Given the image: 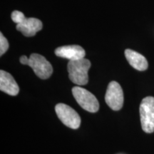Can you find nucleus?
I'll return each instance as SVG.
<instances>
[{"label":"nucleus","mask_w":154,"mask_h":154,"mask_svg":"<svg viewBox=\"0 0 154 154\" xmlns=\"http://www.w3.org/2000/svg\"><path fill=\"white\" fill-rule=\"evenodd\" d=\"M90 67L91 62L85 58L69 61L67 65L69 79L76 85H86L88 82V72Z\"/></svg>","instance_id":"nucleus-1"},{"label":"nucleus","mask_w":154,"mask_h":154,"mask_svg":"<svg viewBox=\"0 0 154 154\" xmlns=\"http://www.w3.org/2000/svg\"><path fill=\"white\" fill-rule=\"evenodd\" d=\"M139 112L143 131L147 134L154 132V97L147 96L142 100Z\"/></svg>","instance_id":"nucleus-2"},{"label":"nucleus","mask_w":154,"mask_h":154,"mask_svg":"<svg viewBox=\"0 0 154 154\" xmlns=\"http://www.w3.org/2000/svg\"><path fill=\"white\" fill-rule=\"evenodd\" d=\"M72 94L77 103L84 110L91 113H96L99 111V101L90 91L80 86H74L72 88Z\"/></svg>","instance_id":"nucleus-3"},{"label":"nucleus","mask_w":154,"mask_h":154,"mask_svg":"<svg viewBox=\"0 0 154 154\" xmlns=\"http://www.w3.org/2000/svg\"><path fill=\"white\" fill-rule=\"evenodd\" d=\"M55 111L58 118L65 126L72 129H77L81 124V118L78 113L64 103H58L55 106Z\"/></svg>","instance_id":"nucleus-4"},{"label":"nucleus","mask_w":154,"mask_h":154,"mask_svg":"<svg viewBox=\"0 0 154 154\" xmlns=\"http://www.w3.org/2000/svg\"><path fill=\"white\" fill-rule=\"evenodd\" d=\"M29 66L33 69L36 76L42 79L49 78L53 73V67L49 61L38 54H32L30 55Z\"/></svg>","instance_id":"nucleus-5"},{"label":"nucleus","mask_w":154,"mask_h":154,"mask_svg":"<svg viewBox=\"0 0 154 154\" xmlns=\"http://www.w3.org/2000/svg\"><path fill=\"white\" fill-rule=\"evenodd\" d=\"M124 92L120 84L116 82L109 83L105 95L107 105L113 111L120 110L124 105Z\"/></svg>","instance_id":"nucleus-6"},{"label":"nucleus","mask_w":154,"mask_h":154,"mask_svg":"<svg viewBox=\"0 0 154 154\" xmlns=\"http://www.w3.org/2000/svg\"><path fill=\"white\" fill-rule=\"evenodd\" d=\"M55 54L59 57L69 59V61H74L84 58L86 52L80 46L68 45L56 49Z\"/></svg>","instance_id":"nucleus-7"},{"label":"nucleus","mask_w":154,"mask_h":154,"mask_svg":"<svg viewBox=\"0 0 154 154\" xmlns=\"http://www.w3.org/2000/svg\"><path fill=\"white\" fill-rule=\"evenodd\" d=\"M43 27L42 22L36 18H25L17 24V29L25 36H33Z\"/></svg>","instance_id":"nucleus-8"},{"label":"nucleus","mask_w":154,"mask_h":154,"mask_svg":"<svg viewBox=\"0 0 154 154\" xmlns=\"http://www.w3.org/2000/svg\"><path fill=\"white\" fill-rule=\"evenodd\" d=\"M0 90L10 96H17L19 94L18 84L9 73L0 71Z\"/></svg>","instance_id":"nucleus-9"},{"label":"nucleus","mask_w":154,"mask_h":154,"mask_svg":"<svg viewBox=\"0 0 154 154\" xmlns=\"http://www.w3.org/2000/svg\"><path fill=\"white\" fill-rule=\"evenodd\" d=\"M125 57L132 67L138 71H145L148 69L149 64L146 59L140 54L131 49L125 50Z\"/></svg>","instance_id":"nucleus-10"},{"label":"nucleus","mask_w":154,"mask_h":154,"mask_svg":"<svg viewBox=\"0 0 154 154\" xmlns=\"http://www.w3.org/2000/svg\"><path fill=\"white\" fill-rule=\"evenodd\" d=\"M9 49V42L3 34L0 33V55L2 56Z\"/></svg>","instance_id":"nucleus-11"},{"label":"nucleus","mask_w":154,"mask_h":154,"mask_svg":"<svg viewBox=\"0 0 154 154\" xmlns=\"http://www.w3.org/2000/svg\"><path fill=\"white\" fill-rule=\"evenodd\" d=\"M11 19H12L13 22H14V23H16L17 24H18L21 22H22L23 19H24L26 17H25L24 14H23L22 12H21V11L15 10L13 11L12 13H11Z\"/></svg>","instance_id":"nucleus-12"},{"label":"nucleus","mask_w":154,"mask_h":154,"mask_svg":"<svg viewBox=\"0 0 154 154\" xmlns=\"http://www.w3.org/2000/svg\"><path fill=\"white\" fill-rule=\"evenodd\" d=\"M20 63H22L24 65H28L29 66V57H27L26 56H22L20 57Z\"/></svg>","instance_id":"nucleus-13"}]
</instances>
